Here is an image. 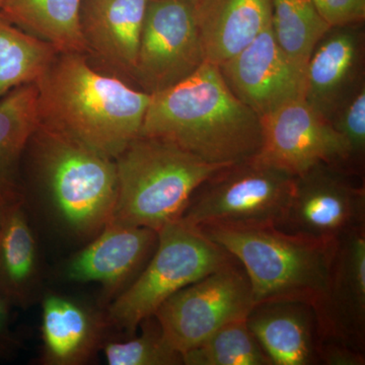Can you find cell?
Listing matches in <instances>:
<instances>
[{
  "label": "cell",
  "mask_w": 365,
  "mask_h": 365,
  "mask_svg": "<svg viewBox=\"0 0 365 365\" xmlns=\"http://www.w3.org/2000/svg\"><path fill=\"white\" fill-rule=\"evenodd\" d=\"M141 335L132 339L107 340L102 351L110 365H179L182 355L163 337L157 318L151 316L140 324Z\"/></svg>",
  "instance_id": "484cf974"
},
{
  "label": "cell",
  "mask_w": 365,
  "mask_h": 365,
  "mask_svg": "<svg viewBox=\"0 0 365 365\" xmlns=\"http://www.w3.org/2000/svg\"><path fill=\"white\" fill-rule=\"evenodd\" d=\"M25 155L46 210L60 232L76 242L91 241L114 211L118 188L115 160L40 123Z\"/></svg>",
  "instance_id": "3957f363"
},
{
  "label": "cell",
  "mask_w": 365,
  "mask_h": 365,
  "mask_svg": "<svg viewBox=\"0 0 365 365\" xmlns=\"http://www.w3.org/2000/svg\"><path fill=\"white\" fill-rule=\"evenodd\" d=\"M324 20L331 26L364 23L365 0H313Z\"/></svg>",
  "instance_id": "83f0119b"
},
{
  "label": "cell",
  "mask_w": 365,
  "mask_h": 365,
  "mask_svg": "<svg viewBox=\"0 0 365 365\" xmlns=\"http://www.w3.org/2000/svg\"><path fill=\"white\" fill-rule=\"evenodd\" d=\"M234 261L198 228L169 223L158 230L157 248L141 272L106 309L111 328L133 335L173 294Z\"/></svg>",
  "instance_id": "8992f818"
},
{
  "label": "cell",
  "mask_w": 365,
  "mask_h": 365,
  "mask_svg": "<svg viewBox=\"0 0 365 365\" xmlns=\"http://www.w3.org/2000/svg\"><path fill=\"white\" fill-rule=\"evenodd\" d=\"M148 0H81L86 55L122 79L134 78Z\"/></svg>",
  "instance_id": "e0dca14e"
},
{
  "label": "cell",
  "mask_w": 365,
  "mask_h": 365,
  "mask_svg": "<svg viewBox=\"0 0 365 365\" xmlns=\"http://www.w3.org/2000/svg\"><path fill=\"white\" fill-rule=\"evenodd\" d=\"M41 302L42 365L90 364L102 351L111 325L104 307L71 295L46 292Z\"/></svg>",
  "instance_id": "9a60e30c"
},
{
  "label": "cell",
  "mask_w": 365,
  "mask_h": 365,
  "mask_svg": "<svg viewBox=\"0 0 365 365\" xmlns=\"http://www.w3.org/2000/svg\"><path fill=\"white\" fill-rule=\"evenodd\" d=\"M35 83L40 124L112 160L140 134L151 100L81 53H57Z\"/></svg>",
  "instance_id": "6da1fadb"
},
{
  "label": "cell",
  "mask_w": 365,
  "mask_h": 365,
  "mask_svg": "<svg viewBox=\"0 0 365 365\" xmlns=\"http://www.w3.org/2000/svg\"><path fill=\"white\" fill-rule=\"evenodd\" d=\"M261 125L262 144L257 155L274 167L294 177L319 163H339L350 170L344 141L304 98L261 117Z\"/></svg>",
  "instance_id": "7c38bea8"
},
{
  "label": "cell",
  "mask_w": 365,
  "mask_h": 365,
  "mask_svg": "<svg viewBox=\"0 0 365 365\" xmlns=\"http://www.w3.org/2000/svg\"><path fill=\"white\" fill-rule=\"evenodd\" d=\"M57 53L0 14V100L18 86L36 83Z\"/></svg>",
  "instance_id": "603a6c76"
},
{
  "label": "cell",
  "mask_w": 365,
  "mask_h": 365,
  "mask_svg": "<svg viewBox=\"0 0 365 365\" xmlns=\"http://www.w3.org/2000/svg\"><path fill=\"white\" fill-rule=\"evenodd\" d=\"M4 0H0V7H1L2 4H4Z\"/></svg>",
  "instance_id": "d6a6232c"
},
{
  "label": "cell",
  "mask_w": 365,
  "mask_h": 365,
  "mask_svg": "<svg viewBox=\"0 0 365 365\" xmlns=\"http://www.w3.org/2000/svg\"><path fill=\"white\" fill-rule=\"evenodd\" d=\"M205 62L195 6L148 0L133 81L153 95L177 85Z\"/></svg>",
  "instance_id": "30bf717a"
},
{
  "label": "cell",
  "mask_w": 365,
  "mask_h": 365,
  "mask_svg": "<svg viewBox=\"0 0 365 365\" xmlns=\"http://www.w3.org/2000/svg\"><path fill=\"white\" fill-rule=\"evenodd\" d=\"M81 0H4L0 14L60 53L86 55L81 31Z\"/></svg>",
  "instance_id": "7402d4cb"
},
{
  "label": "cell",
  "mask_w": 365,
  "mask_h": 365,
  "mask_svg": "<svg viewBox=\"0 0 365 365\" xmlns=\"http://www.w3.org/2000/svg\"><path fill=\"white\" fill-rule=\"evenodd\" d=\"M157 244L155 230L111 218L95 237L63 264L62 279L100 285V306L107 309L141 272Z\"/></svg>",
  "instance_id": "8fae6325"
},
{
  "label": "cell",
  "mask_w": 365,
  "mask_h": 365,
  "mask_svg": "<svg viewBox=\"0 0 365 365\" xmlns=\"http://www.w3.org/2000/svg\"><path fill=\"white\" fill-rule=\"evenodd\" d=\"M185 365H273L250 330L247 318L222 326L182 355Z\"/></svg>",
  "instance_id": "d4e9b609"
},
{
  "label": "cell",
  "mask_w": 365,
  "mask_h": 365,
  "mask_svg": "<svg viewBox=\"0 0 365 365\" xmlns=\"http://www.w3.org/2000/svg\"><path fill=\"white\" fill-rule=\"evenodd\" d=\"M330 124L347 148L349 168L364 176L365 158V83L362 81L331 117Z\"/></svg>",
  "instance_id": "4316f807"
},
{
  "label": "cell",
  "mask_w": 365,
  "mask_h": 365,
  "mask_svg": "<svg viewBox=\"0 0 365 365\" xmlns=\"http://www.w3.org/2000/svg\"><path fill=\"white\" fill-rule=\"evenodd\" d=\"M38 125L35 83L18 86L0 100V207L25 202L24 157Z\"/></svg>",
  "instance_id": "44dd1931"
},
{
  "label": "cell",
  "mask_w": 365,
  "mask_h": 365,
  "mask_svg": "<svg viewBox=\"0 0 365 365\" xmlns=\"http://www.w3.org/2000/svg\"><path fill=\"white\" fill-rule=\"evenodd\" d=\"M319 364L364 365L365 352L359 351L350 346L337 341H319Z\"/></svg>",
  "instance_id": "f546056e"
},
{
  "label": "cell",
  "mask_w": 365,
  "mask_h": 365,
  "mask_svg": "<svg viewBox=\"0 0 365 365\" xmlns=\"http://www.w3.org/2000/svg\"><path fill=\"white\" fill-rule=\"evenodd\" d=\"M195 9L205 61L218 66L271 26L270 0H202Z\"/></svg>",
  "instance_id": "ffe728a7"
},
{
  "label": "cell",
  "mask_w": 365,
  "mask_h": 365,
  "mask_svg": "<svg viewBox=\"0 0 365 365\" xmlns=\"http://www.w3.org/2000/svg\"><path fill=\"white\" fill-rule=\"evenodd\" d=\"M294 176L258 155L225 165L195 190L180 218L191 227H276Z\"/></svg>",
  "instance_id": "52a82bcc"
},
{
  "label": "cell",
  "mask_w": 365,
  "mask_h": 365,
  "mask_svg": "<svg viewBox=\"0 0 365 365\" xmlns=\"http://www.w3.org/2000/svg\"><path fill=\"white\" fill-rule=\"evenodd\" d=\"M271 26L278 44L290 57L307 66L314 46L331 26L313 0H270Z\"/></svg>",
  "instance_id": "cb8c5ba5"
},
{
  "label": "cell",
  "mask_w": 365,
  "mask_h": 365,
  "mask_svg": "<svg viewBox=\"0 0 365 365\" xmlns=\"http://www.w3.org/2000/svg\"><path fill=\"white\" fill-rule=\"evenodd\" d=\"M313 307L319 341L365 352V227L336 242L325 289Z\"/></svg>",
  "instance_id": "5bb4252c"
},
{
  "label": "cell",
  "mask_w": 365,
  "mask_h": 365,
  "mask_svg": "<svg viewBox=\"0 0 365 365\" xmlns=\"http://www.w3.org/2000/svg\"><path fill=\"white\" fill-rule=\"evenodd\" d=\"M253 307L248 275L235 259L173 294L153 316L170 347L182 355L222 326L247 318Z\"/></svg>",
  "instance_id": "9c48e42d"
},
{
  "label": "cell",
  "mask_w": 365,
  "mask_h": 365,
  "mask_svg": "<svg viewBox=\"0 0 365 365\" xmlns=\"http://www.w3.org/2000/svg\"><path fill=\"white\" fill-rule=\"evenodd\" d=\"M218 67L235 97L260 118L304 98L307 66L280 47L271 26Z\"/></svg>",
  "instance_id": "4fadbf2b"
},
{
  "label": "cell",
  "mask_w": 365,
  "mask_h": 365,
  "mask_svg": "<svg viewBox=\"0 0 365 365\" xmlns=\"http://www.w3.org/2000/svg\"><path fill=\"white\" fill-rule=\"evenodd\" d=\"M42 263L26 202L4 208L0 227V297L29 309L43 297Z\"/></svg>",
  "instance_id": "d6986e66"
},
{
  "label": "cell",
  "mask_w": 365,
  "mask_h": 365,
  "mask_svg": "<svg viewBox=\"0 0 365 365\" xmlns=\"http://www.w3.org/2000/svg\"><path fill=\"white\" fill-rule=\"evenodd\" d=\"M247 323L273 365L319 364L318 322L312 304L261 302L252 307Z\"/></svg>",
  "instance_id": "ac0fdd59"
},
{
  "label": "cell",
  "mask_w": 365,
  "mask_h": 365,
  "mask_svg": "<svg viewBox=\"0 0 365 365\" xmlns=\"http://www.w3.org/2000/svg\"><path fill=\"white\" fill-rule=\"evenodd\" d=\"M2 215H4V208L0 207V227H1Z\"/></svg>",
  "instance_id": "4dcf8cb0"
},
{
  "label": "cell",
  "mask_w": 365,
  "mask_h": 365,
  "mask_svg": "<svg viewBox=\"0 0 365 365\" xmlns=\"http://www.w3.org/2000/svg\"><path fill=\"white\" fill-rule=\"evenodd\" d=\"M190 1L192 2V4H194V6H197V4H200L201 1H202V0H190Z\"/></svg>",
  "instance_id": "1f68e13d"
},
{
  "label": "cell",
  "mask_w": 365,
  "mask_h": 365,
  "mask_svg": "<svg viewBox=\"0 0 365 365\" xmlns=\"http://www.w3.org/2000/svg\"><path fill=\"white\" fill-rule=\"evenodd\" d=\"M246 271L254 306L297 300L314 306L325 289L336 242L324 244L276 227H199Z\"/></svg>",
  "instance_id": "5b68a950"
},
{
  "label": "cell",
  "mask_w": 365,
  "mask_h": 365,
  "mask_svg": "<svg viewBox=\"0 0 365 365\" xmlns=\"http://www.w3.org/2000/svg\"><path fill=\"white\" fill-rule=\"evenodd\" d=\"M361 177L339 163H317L294 177L289 202L276 227L324 244L364 227Z\"/></svg>",
  "instance_id": "ba28073f"
},
{
  "label": "cell",
  "mask_w": 365,
  "mask_h": 365,
  "mask_svg": "<svg viewBox=\"0 0 365 365\" xmlns=\"http://www.w3.org/2000/svg\"><path fill=\"white\" fill-rule=\"evenodd\" d=\"M11 309L13 307L0 297V364L14 359L23 345L14 328Z\"/></svg>",
  "instance_id": "f1b7e54d"
},
{
  "label": "cell",
  "mask_w": 365,
  "mask_h": 365,
  "mask_svg": "<svg viewBox=\"0 0 365 365\" xmlns=\"http://www.w3.org/2000/svg\"><path fill=\"white\" fill-rule=\"evenodd\" d=\"M362 23L331 26L307 62L304 100L330 121L338 107L364 81Z\"/></svg>",
  "instance_id": "2e32d148"
},
{
  "label": "cell",
  "mask_w": 365,
  "mask_h": 365,
  "mask_svg": "<svg viewBox=\"0 0 365 365\" xmlns=\"http://www.w3.org/2000/svg\"><path fill=\"white\" fill-rule=\"evenodd\" d=\"M115 163L118 188L112 220L157 232L179 220L195 190L228 165L204 162L170 141L141 134Z\"/></svg>",
  "instance_id": "277c9868"
},
{
  "label": "cell",
  "mask_w": 365,
  "mask_h": 365,
  "mask_svg": "<svg viewBox=\"0 0 365 365\" xmlns=\"http://www.w3.org/2000/svg\"><path fill=\"white\" fill-rule=\"evenodd\" d=\"M140 134L216 165L253 158L262 144L261 118L235 97L220 67L206 61L184 81L151 95Z\"/></svg>",
  "instance_id": "7a4b0ae2"
}]
</instances>
